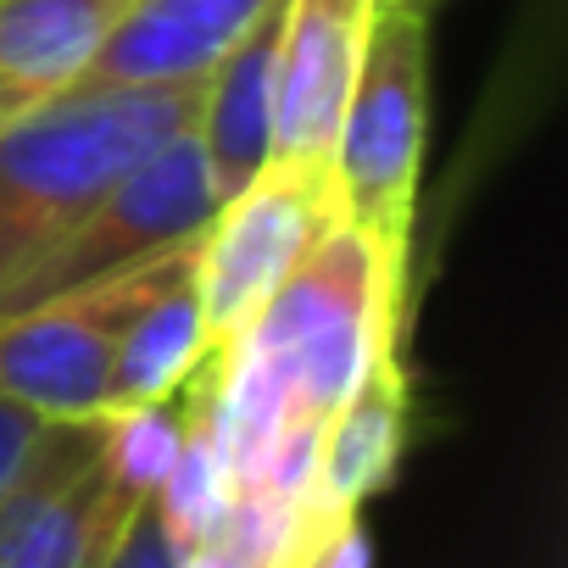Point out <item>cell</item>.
<instances>
[{
    "instance_id": "obj_6",
    "label": "cell",
    "mask_w": 568,
    "mask_h": 568,
    "mask_svg": "<svg viewBox=\"0 0 568 568\" xmlns=\"http://www.w3.org/2000/svg\"><path fill=\"white\" fill-rule=\"evenodd\" d=\"M217 206L223 201L212 190V168H206L201 134L190 123L173 140H162L151 156H140L84 212V223L57 251H45L12 291L0 296V318L29 313V307L57 302V296H73V291H84V284L118 278L140 262H156V256L190 245L212 223Z\"/></svg>"
},
{
    "instance_id": "obj_11",
    "label": "cell",
    "mask_w": 568,
    "mask_h": 568,
    "mask_svg": "<svg viewBox=\"0 0 568 568\" xmlns=\"http://www.w3.org/2000/svg\"><path fill=\"white\" fill-rule=\"evenodd\" d=\"M402 446H407V368L402 352H390L324 424L307 501L335 518H357V507L396 474Z\"/></svg>"
},
{
    "instance_id": "obj_14",
    "label": "cell",
    "mask_w": 568,
    "mask_h": 568,
    "mask_svg": "<svg viewBox=\"0 0 568 568\" xmlns=\"http://www.w3.org/2000/svg\"><path fill=\"white\" fill-rule=\"evenodd\" d=\"M179 562H184V546L173 540V529H168L156 496H145V501L134 507L123 540L112 546L106 568H179Z\"/></svg>"
},
{
    "instance_id": "obj_5",
    "label": "cell",
    "mask_w": 568,
    "mask_h": 568,
    "mask_svg": "<svg viewBox=\"0 0 568 568\" xmlns=\"http://www.w3.org/2000/svg\"><path fill=\"white\" fill-rule=\"evenodd\" d=\"M195 240L118 278L0 318V396L34 407L40 418H106L112 363L140 313L195 267Z\"/></svg>"
},
{
    "instance_id": "obj_12",
    "label": "cell",
    "mask_w": 568,
    "mask_h": 568,
    "mask_svg": "<svg viewBox=\"0 0 568 568\" xmlns=\"http://www.w3.org/2000/svg\"><path fill=\"white\" fill-rule=\"evenodd\" d=\"M278 7L212 68L206 95H201V151L212 168V190L217 201H229L234 190H245L262 162L273 156V57H278Z\"/></svg>"
},
{
    "instance_id": "obj_16",
    "label": "cell",
    "mask_w": 568,
    "mask_h": 568,
    "mask_svg": "<svg viewBox=\"0 0 568 568\" xmlns=\"http://www.w3.org/2000/svg\"><path fill=\"white\" fill-rule=\"evenodd\" d=\"M296 568H368V540H363V529H357V518L346 524V529H335L313 557H302Z\"/></svg>"
},
{
    "instance_id": "obj_13",
    "label": "cell",
    "mask_w": 568,
    "mask_h": 568,
    "mask_svg": "<svg viewBox=\"0 0 568 568\" xmlns=\"http://www.w3.org/2000/svg\"><path fill=\"white\" fill-rule=\"evenodd\" d=\"M206 352H212V341H206V318L195 302V267H190L129 329V341L112 363V413L173 402Z\"/></svg>"
},
{
    "instance_id": "obj_4",
    "label": "cell",
    "mask_w": 568,
    "mask_h": 568,
    "mask_svg": "<svg viewBox=\"0 0 568 568\" xmlns=\"http://www.w3.org/2000/svg\"><path fill=\"white\" fill-rule=\"evenodd\" d=\"M341 223L346 195L329 156L262 162V173L234 190L195 240V302L206 341L229 346Z\"/></svg>"
},
{
    "instance_id": "obj_17",
    "label": "cell",
    "mask_w": 568,
    "mask_h": 568,
    "mask_svg": "<svg viewBox=\"0 0 568 568\" xmlns=\"http://www.w3.org/2000/svg\"><path fill=\"white\" fill-rule=\"evenodd\" d=\"M179 568H256L251 557H240L234 546H223V540H206V546H195V551H184V562Z\"/></svg>"
},
{
    "instance_id": "obj_2",
    "label": "cell",
    "mask_w": 568,
    "mask_h": 568,
    "mask_svg": "<svg viewBox=\"0 0 568 568\" xmlns=\"http://www.w3.org/2000/svg\"><path fill=\"white\" fill-rule=\"evenodd\" d=\"M201 95L206 84H79L0 129V296L45 251H57L140 156L190 129L201 118Z\"/></svg>"
},
{
    "instance_id": "obj_18",
    "label": "cell",
    "mask_w": 568,
    "mask_h": 568,
    "mask_svg": "<svg viewBox=\"0 0 568 568\" xmlns=\"http://www.w3.org/2000/svg\"><path fill=\"white\" fill-rule=\"evenodd\" d=\"M379 7H429V0H379Z\"/></svg>"
},
{
    "instance_id": "obj_9",
    "label": "cell",
    "mask_w": 568,
    "mask_h": 568,
    "mask_svg": "<svg viewBox=\"0 0 568 568\" xmlns=\"http://www.w3.org/2000/svg\"><path fill=\"white\" fill-rule=\"evenodd\" d=\"M278 7V0H129L101 40L84 84L173 90L206 84L212 68Z\"/></svg>"
},
{
    "instance_id": "obj_8",
    "label": "cell",
    "mask_w": 568,
    "mask_h": 568,
    "mask_svg": "<svg viewBox=\"0 0 568 568\" xmlns=\"http://www.w3.org/2000/svg\"><path fill=\"white\" fill-rule=\"evenodd\" d=\"M374 12L379 0H284L278 57H273V156L278 162H318L335 151Z\"/></svg>"
},
{
    "instance_id": "obj_1",
    "label": "cell",
    "mask_w": 568,
    "mask_h": 568,
    "mask_svg": "<svg viewBox=\"0 0 568 568\" xmlns=\"http://www.w3.org/2000/svg\"><path fill=\"white\" fill-rule=\"evenodd\" d=\"M402 273L407 251L341 223L229 346H212L234 496L307 501L324 424L402 346Z\"/></svg>"
},
{
    "instance_id": "obj_3",
    "label": "cell",
    "mask_w": 568,
    "mask_h": 568,
    "mask_svg": "<svg viewBox=\"0 0 568 568\" xmlns=\"http://www.w3.org/2000/svg\"><path fill=\"white\" fill-rule=\"evenodd\" d=\"M424 123H429L424 7H379L329 162L346 195V223L368 229L396 251L413 245Z\"/></svg>"
},
{
    "instance_id": "obj_7",
    "label": "cell",
    "mask_w": 568,
    "mask_h": 568,
    "mask_svg": "<svg viewBox=\"0 0 568 568\" xmlns=\"http://www.w3.org/2000/svg\"><path fill=\"white\" fill-rule=\"evenodd\" d=\"M106 418L40 424L0 490V568H106L134 507L151 496L106 463Z\"/></svg>"
},
{
    "instance_id": "obj_15",
    "label": "cell",
    "mask_w": 568,
    "mask_h": 568,
    "mask_svg": "<svg viewBox=\"0 0 568 568\" xmlns=\"http://www.w3.org/2000/svg\"><path fill=\"white\" fill-rule=\"evenodd\" d=\"M40 424H45V418H40L34 407H23V402H12V396H0V490H7V479H12L18 463L29 457Z\"/></svg>"
},
{
    "instance_id": "obj_10",
    "label": "cell",
    "mask_w": 568,
    "mask_h": 568,
    "mask_svg": "<svg viewBox=\"0 0 568 568\" xmlns=\"http://www.w3.org/2000/svg\"><path fill=\"white\" fill-rule=\"evenodd\" d=\"M129 0H0V129L84 84Z\"/></svg>"
}]
</instances>
